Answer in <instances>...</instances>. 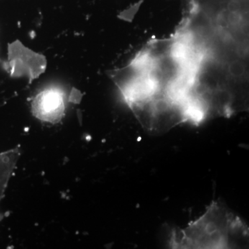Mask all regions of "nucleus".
<instances>
[{"label": "nucleus", "instance_id": "nucleus-1", "mask_svg": "<svg viewBox=\"0 0 249 249\" xmlns=\"http://www.w3.org/2000/svg\"><path fill=\"white\" fill-rule=\"evenodd\" d=\"M249 228L224 204L213 201L206 212L183 229H174L173 249H232L246 246Z\"/></svg>", "mask_w": 249, "mask_h": 249}, {"label": "nucleus", "instance_id": "nucleus-2", "mask_svg": "<svg viewBox=\"0 0 249 249\" xmlns=\"http://www.w3.org/2000/svg\"><path fill=\"white\" fill-rule=\"evenodd\" d=\"M65 96L56 88H50L39 93L32 103V111L37 119L56 124L65 114Z\"/></svg>", "mask_w": 249, "mask_h": 249}, {"label": "nucleus", "instance_id": "nucleus-3", "mask_svg": "<svg viewBox=\"0 0 249 249\" xmlns=\"http://www.w3.org/2000/svg\"><path fill=\"white\" fill-rule=\"evenodd\" d=\"M225 70L227 76L232 81L241 82L247 78V65L241 59H232L227 62Z\"/></svg>", "mask_w": 249, "mask_h": 249}]
</instances>
